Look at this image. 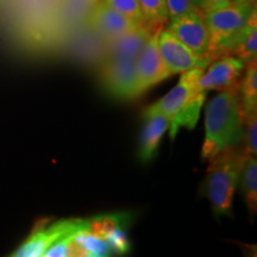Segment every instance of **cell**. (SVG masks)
<instances>
[{
    "instance_id": "cell-12",
    "label": "cell",
    "mask_w": 257,
    "mask_h": 257,
    "mask_svg": "<svg viewBox=\"0 0 257 257\" xmlns=\"http://www.w3.org/2000/svg\"><path fill=\"white\" fill-rule=\"evenodd\" d=\"M169 120L163 114H144V126L141 133L138 155L143 162L153 160L159 150L160 143L169 128Z\"/></svg>"
},
{
    "instance_id": "cell-22",
    "label": "cell",
    "mask_w": 257,
    "mask_h": 257,
    "mask_svg": "<svg viewBox=\"0 0 257 257\" xmlns=\"http://www.w3.org/2000/svg\"><path fill=\"white\" fill-rule=\"evenodd\" d=\"M193 5L195 6V8L200 10L202 12L205 10V6H206V0H192Z\"/></svg>"
},
{
    "instance_id": "cell-8",
    "label": "cell",
    "mask_w": 257,
    "mask_h": 257,
    "mask_svg": "<svg viewBox=\"0 0 257 257\" xmlns=\"http://www.w3.org/2000/svg\"><path fill=\"white\" fill-rule=\"evenodd\" d=\"M167 29L197 55L210 57L212 60L210 55V34L205 23L204 14L200 10L195 8L181 17L170 21Z\"/></svg>"
},
{
    "instance_id": "cell-23",
    "label": "cell",
    "mask_w": 257,
    "mask_h": 257,
    "mask_svg": "<svg viewBox=\"0 0 257 257\" xmlns=\"http://www.w3.org/2000/svg\"><path fill=\"white\" fill-rule=\"evenodd\" d=\"M91 2H98V0H91Z\"/></svg>"
},
{
    "instance_id": "cell-1",
    "label": "cell",
    "mask_w": 257,
    "mask_h": 257,
    "mask_svg": "<svg viewBox=\"0 0 257 257\" xmlns=\"http://www.w3.org/2000/svg\"><path fill=\"white\" fill-rule=\"evenodd\" d=\"M162 28V27H161ZM155 29L148 25L136 29L110 40L104 60L99 69L102 88L119 100L137 98V57Z\"/></svg>"
},
{
    "instance_id": "cell-10",
    "label": "cell",
    "mask_w": 257,
    "mask_h": 257,
    "mask_svg": "<svg viewBox=\"0 0 257 257\" xmlns=\"http://www.w3.org/2000/svg\"><path fill=\"white\" fill-rule=\"evenodd\" d=\"M162 29L163 27L157 28L152 32L137 57V79L140 94L172 76L163 63L157 44V38Z\"/></svg>"
},
{
    "instance_id": "cell-21",
    "label": "cell",
    "mask_w": 257,
    "mask_h": 257,
    "mask_svg": "<svg viewBox=\"0 0 257 257\" xmlns=\"http://www.w3.org/2000/svg\"><path fill=\"white\" fill-rule=\"evenodd\" d=\"M243 2H250V0H206V6H205V10L202 12L207 11V10H211V9L221 8V6L238 4V3H243Z\"/></svg>"
},
{
    "instance_id": "cell-3",
    "label": "cell",
    "mask_w": 257,
    "mask_h": 257,
    "mask_svg": "<svg viewBox=\"0 0 257 257\" xmlns=\"http://www.w3.org/2000/svg\"><path fill=\"white\" fill-rule=\"evenodd\" d=\"M244 160L243 150L237 147L227 148L210 159L205 176V195L217 217L232 213V200Z\"/></svg>"
},
{
    "instance_id": "cell-11",
    "label": "cell",
    "mask_w": 257,
    "mask_h": 257,
    "mask_svg": "<svg viewBox=\"0 0 257 257\" xmlns=\"http://www.w3.org/2000/svg\"><path fill=\"white\" fill-rule=\"evenodd\" d=\"M88 24L93 30L99 32L108 40L136 30L144 25L125 17L124 15L119 14L106 4L104 0L96 3L94 8L92 9L88 17Z\"/></svg>"
},
{
    "instance_id": "cell-6",
    "label": "cell",
    "mask_w": 257,
    "mask_h": 257,
    "mask_svg": "<svg viewBox=\"0 0 257 257\" xmlns=\"http://www.w3.org/2000/svg\"><path fill=\"white\" fill-rule=\"evenodd\" d=\"M159 50L170 75L182 74L195 67H207L210 57H201L182 43L168 29H162L157 38Z\"/></svg>"
},
{
    "instance_id": "cell-15",
    "label": "cell",
    "mask_w": 257,
    "mask_h": 257,
    "mask_svg": "<svg viewBox=\"0 0 257 257\" xmlns=\"http://www.w3.org/2000/svg\"><path fill=\"white\" fill-rule=\"evenodd\" d=\"M238 57L248 64L250 61L255 60L257 55V12L255 11L249 19L248 24L240 32L231 48L230 55Z\"/></svg>"
},
{
    "instance_id": "cell-5",
    "label": "cell",
    "mask_w": 257,
    "mask_h": 257,
    "mask_svg": "<svg viewBox=\"0 0 257 257\" xmlns=\"http://www.w3.org/2000/svg\"><path fill=\"white\" fill-rule=\"evenodd\" d=\"M87 226V220L81 218H69L53 223L38 224L30 236L16 249L14 257H41L47 249L67 234L78 232Z\"/></svg>"
},
{
    "instance_id": "cell-9",
    "label": "cell",
    "mask_w": 257,
    "mask_h": 257,
    "mask_svg": "<svg viewBox=\"0 0 257 257\" xmlns=\"http://www.w3.org/2000/svg\"><path fill=\"white\" fill-rule=\"evenodd\" d=\"M206 67H195V68L182 73L178 85L169 93H167L163 98H161L159 101L154 102L153 105L147 107L144 114L161 113L169 120V123H172L173 119L184 110L186 104L189 101Z\"/></svg>"
},
{
    "instance_id": "cell-2",
    "label": "cell",
    "mask_w": 257,
    "mask_h": 257,
    "mask_svg": "<svg viewBox=\"0 0 257 257\" xmlns=\"http://www.w3.org/2000/svg\"><path fill=\"white\" fill-rule=\"evenodd\" d=\"M244 125L239 85L221 91L208 102L205 111L201 159L210 160L227 148L238 146L244 136Z\"/></svg>"
},
{
    "instance_id": "cell-19",
    "label": "cell",
    "mask_w": 257,
    "mask_h": 257,
    "mask_svg": "<svg viewBox=\"0 0 257 257\" xmlns=\"http://www.w3.org/2000/svg\"><path fill=\"white\" fill-rule=\"evenodd\" d=\"M244 149L245 156L256 157L257 155V113L249 117L244 125Z\"/></svg>"
},
{
    "instance_id": "cell-7",
    "label": "cell",
    "mask_w": 257,
    "mask_h": 257,
    "mask_svg": "<svg viewBox=\"0 0 257 257\" xmlns=\"http://www.w3.org/2000/svg\"><path fill=\"white\" fill-rule=\"evenodd\" d=\"M245 62L238 57L224 55L212 61L210 67L201 74L195 91L206 95L210 91L224 89L238 86L242 80Z\"/></svg>"
},
{
    "instance_id": "cell-17",
    "label": "cell",
    "mask_w": 257,
    "mask_h": 257,
    "mask_svg": "<svg viewBox=\"0 0 257 257\" xmlns=\"http://www.w3.org/2000/svg\"><path fill=\"white\" fill-rule=\"evenodd\" d=\"M138 4L142 10L144 22L149 28L163 27L169 19L166 0H138Z\"/></svg>"
},
{
    "instance_id": "cell-16",
    "label": "cell",
    "mask_w": 257,
    "mask_h": 257,
    "mask_svg": "<svg viewBox=\"0 0 257 257\" xmlns=\"http://www.w3.org/2000/svg\"><path fill=\"white\" fill-rule=\"evenodd\" d=\"M240 187L245 199L246 206L251 216L257 212V160L256 157L245 156L240 172Z\"/></svg>"
},
{
    "instance_id": "cell-4",
    "label": "cell",
    "mask_w": 257,
    "mask_h": 257,
    "mask_svg": "<svg viewBox=\"0 0 257 257\" xmlns=\"http://www.w3.org/2000/svg\"><path fill=\"white\" fill-rule=\"evenodd\" d=\"M255 11V0H250L202 12L210 34V55L212 60L230 55L233 43Z\"/></svg>"
},
{
    "instance_id": "cell-14",
    "label": "cell",
    "mask_w": 257,
    "mask_h": 257,
    "mask_svg": "<svg viewBox=\"0 0 257 257\" xmlns=\"http://www.w3.org/2000/svg\"><path fill=\"white\" fill-rule=\"evenodd\" d=\"M86 220H87L86 229L88 232L108 243L118 231L125 229V226L128 223V216L126 213L101 214V216L92 217ZM108 245H110V243H108Z\"/></svg>"
},
{
    "instance_id": "cell-13",
    "label": "cell",
    "mask_w": 257,
    "mask_h": 257,
    "mask_svg": "<svg viewBox=\"0 0 257 257\" xmlns=\"http://www.w3.org/2000/svg\"><path fill=\"white\" fill-rule=\"evenodd\" d=\"M257 61H250L245 66V72L239 82L240 106L244 123L249 117L257 113Z\"/></svg>"
},
{
    "instance_id": "cell-20",
    "label": "cell",
    "mask_w": 257,
    "mask_h": 257,
    "mask_svg": "<svg viewBox=\"0 0 257 257\" xmlns=\"http://www.w3.org/2000/svg\"><path fill=\"white\" fill-rule=\"evenodd\" d=\"M167 10H168V18L170 21L181 17L195 9L192 0H166Z\"/></svg>"
},
{
    "instance_id": "cell-18",
    "label": "cell",
    "mask_w": 257,
    "mask_h": 257,
    "mask_svg": "<svg viewBox=\"0 0 257 257\" xmlns=\"http://www.w3.org/2000/svg\"><path fill=\"white\" fill-rule=\"evenodd\" d=\"M104 2L125 17L133 19L140 24L147 25L138 0H104Z\"/></svg>"
}]
</instances>
